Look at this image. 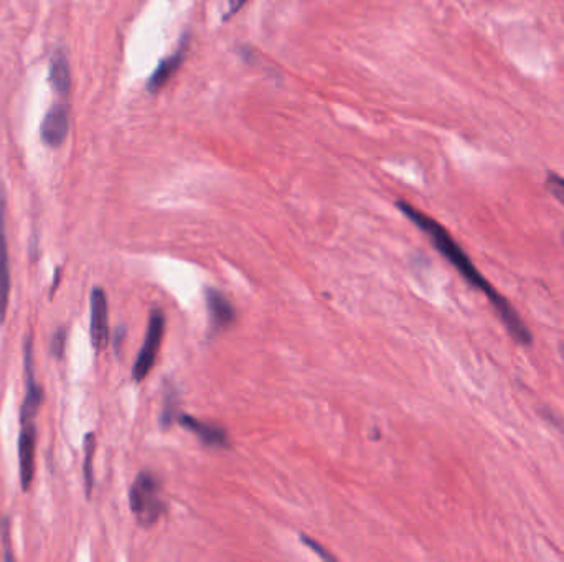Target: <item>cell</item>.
<instances>
[{
  "instance_id": "ffe728a7",
  "label": "cell",
  "mask_w": 564,
  "mask_h": 562,
  "mask_svg": "<svg viewBox=\"0 0 564 562\" xmlns=\"http://www.w3.org/2000/svg\"><path fill=\"white\" fill-rule=\"evenodd\" d=\"M114 338H116V340H114V346H116V350H120V342H122V338H124V328H122V326L118 328V332H116V336H114Z\"/></svg>"
},
{
  "instance_id": "ac0fdd59",
  "label": "cell",
  "mask_w": 564,
  "mask_h": 562,
  "mask_svg": "<svg viewBox=\"0 0 564 562\" xmlns=\"http://www.w3.org/2000/svg\"><path fill=\"white\" fill-rule=\"evenodd\" d=\"M0 536H2V541H4V551H5V561H13V554H11V521L9 518H0Z\"/></svg>"
},
{
  "instance_id": "e0dca14e",
  "label": "cell",
  "mask_w": 564,
  "mask_h": 562,
  "mask_svg": "<svg viewBox=\"0 0 564 562\" xmlns=\"http://www.w3.org/2000/svg\"><path fill=\"white\" fill-rule=\"evenodd\" d=\"M301 542L305 544L309 550H312V552H315L320 559H326V561H336V558L334 554H330V552L327 551L326 548H324L320 542H317V541L312 540V538H309V536H305V534H301Z\"/></svg>"
},
{
  "instance_id": "3957f363",
  "label": "cell",
  "mask_w": 564,
  "mask_h": 562,
  "mask_svg": "<svg viewBox=\"0 0 564 562\" xmlns=\"http://www.w3.org/2000/svg\"><path fill=\"white\" fill-rule=\"evenodd\" d=\"M163 334H165V315H163L162 310L153 309L149 315L145 340H144L141 351H139V355L136 358V363L132 367V379L136 383L144 381L147 378V375L153 371L159 350L162 345Z\"/></svg>"
},
{
  "instance_id": "2e32d148",
  "label": "cell",
  "mask_w": 564,
  "mask_h": 562,
  "mask_svg": "<svg viewBox=\"0 0 564 562\" xmlns=\"http://www.w3.org/2000/svg\"><path fill=\"white\" fill-rule=\"evenodd\" d=\"M66 345V328H58L52 336V343H50V351L56 360H62L65 355Z\"/></svg>"
},
{
  "instance_id": "5b68a950",
  "label": "cell",
  "mask_w": 564,
  "mask_h": 562,
  "mask_svg": "<svg viewBox=\"0 0 564 562\" xmlns=\"http://www.w3.org/2000/svg\"><path fill=\"white\" fill-rule=\"evenodd\" d=\"M11 295V260L5 236V190L0 184V324H4Z\"/></svg>"
},
{
  "instance_id": "d6986e66",
  "label": "cell",
  "mask_w": 564,
  "mask_h": 562,
  "mask_svg": "<svg viewBox=\"0 0 564 562\" xmlns=\"http://www.w3.org/2000/svg\"><path fill=\"white\" fill-rule=\"evenodd\" d=\"M246 4H248V0H228V11L225 13V21L233 19Z\"/></svg>"
},
{
  "instance_id": "9c48e42d",
  "label": "cell",
  "mask_w": 564,
  "mask_h": 562,
  "mask_svg": "<svg viewBox=\"0 0 564 562\" xmlns=\"http://www.w3.org/2000/svg\"><path fill=\"white\" fill-rule=\"evenodd\" d=\"M35 452H37V427L35 422L22 421V431L19 437V467L23 492L32 485L35 474Z\"/></svg>"
},
{
  "instance_id": "ba28073f",
  "label": "cell",
  "mask_w": 564,
  "mask_h": 562,
  "mask_svg": "<svg viewBox=\"0 0 564 562\" xmlns=\"http://www.w3.org/2000/svg\"><path fill=\"white\" fill-rule=\"evenodd\" d=\"M205 303L212 334H218L235 324L236 310L228 297L221 291L215 287H206Z\"/></svg>"
},
{
  "instance_id": "9a60e30c",
  "label": "cell",
  "mask_w": 564,
  "mask_h": 562,
  "mask_svg": "<svg viewBox=\"0 0 564 562\" xmlns=\"http://www.w3.org/2000/svg\"><path fill=\"white\" fill-rule=\"evenodd\" d=\"M546 188H548V192H550L561 205H564L563 177H560L558 173L548 172V177H546Z\"/></svg>"
},
{
  "instance_id": "44dd1931",
  "label": "cell",
  "mask_w": 564,
  "mask_h": 562,
  "mask_svg": "<svg viewBox=\"0 0 564 562\" xmlns=\"http://www.w3.org/2000/svg\"><path fill=\"white\" fill-rule=\"evenodd\" d=\"M60 277H62V269H60V268H58V269H56V272H54V284H52V285H54V289H52V291H50V297H52V295H54V289H56V287H58V282H60Z\"/></svg>"
},
{
  "instance_id": "7a4b0ae2",
  "label": "cell",
  "mask_w": 564,
  "mask_h": 562,
  "mask_svg": "<svg viewBox=\"0 0 564 562\" xmlns=\"http://www.w3.org/2000/svg\"><path fill=\"white\" fill-rule=\"evenodd\" d=\"M161 490V480L153 472H141L130 487V511L142 528H151L165 513Z\"/></svg>"
},
{
  "instance_id": "6da1fadb",
  "label": "cell",
  "mask_w": 564,
  "mask_h": 562,
  "mask_svg": "<svg viewBox=\"0 0 564 562\" xmlns=\"http://www.w3.org/2000/svg\"><path fill=\"white\" fill-rule=\"evenodd\" d=\"M396 206L412 225H416L426 233V236L431 239L435 248L459 270V274L472 287H476L477 291L487 295L488 302L492 303V307L495 309V312L505 325L511 338L520 345H532L533 335L530 328L521 320L520 315L517 314L513 305L480 274V270L467 256L466 251L459 246V243L449 235V231L443 225H439L435 218L427 217L426 213L410 205L408 202L398 200Z\"/></svg>"
},
{
  "instance_id": "4fadbf2b",
  "label": "cell",
  "mask_w": 564,
  "mask_h": 562,
  "mask_svg": "<svg viewBox=\"0 0 564 562\" xmlns=\"http://www.w3.org/2000/svg\"><path fill=\"white\" fill-rule=\"evenodd\" d=\"M96 450V435L93 433L87 434L85 437V465H83V475H85V488H87V497L91 498L93 485H95V475H93V457Z\"/></svg>"
},
{
  "instance_id": "7c38bea8",
  "label": "cell",
  "mask_w": 564,
  "mask_h": 562,
  "mask_svg": "<svg viewBox=\"0 0 564 562\" xmlns=\"http://www.w3.org/2000/svg\"><path fill=\"white\" fill-rule=\"evenodd\" d=\"M50 83L54 91L62 96H66L71 87V73L70 65L63 52H56L50 62Z\"/></svg>"
},
{
  "instance_id": "8992f818",
  "label": "cell",
  "mask_w": 564,
  "mask_h": 562,
  "mask_svg": "<svg viewBox=\"0 0 564 562\" xmlns=\"http://www.w3.org/2000/svg\"><path fill=\"white\" fill-rule=\"evenodd\" d=\"M177 422L187 429L188 433L194 434L196 439L200 442L206 445V447H213V449H228L231 442H229V435L223 427H220L217 424H212V422L200 421L194 416H188L180 412L177 416Z\"/></svg>"
},
{
  "instance_id": "5bb4252c",
  "label": "cell",
  "mask_w": 564,
  "mask_h": 562,
  "mask_svg": "<svg viewBox=\"0 0 564 562\" xmlns=\"http://www.w3.org/2000/svg\"><path fill=\"white\" fill-rule=\"evenodd\" d=\"M178 411V398L174 388H167L163 396L162 412H161V426L162 429H169L174 422H177Z\"/></svg>"
},
{
  "instance_id": "8fae6325",
  "label": "cell",
  "mask_w": 564,
  "mask_h": 562,
  "mask_svg": "<svg viewBox=\"0 0 564 562\" xmlns=\"http://www.w3.org/2000/svg\"><path fill=\"white\" fill-rule=\"evenodd\" d=\"M187 54H188V40L182 38V44L175 50L174 54L163 58L162 62L153 70V75L147 81V91L151 95L161 93L163 87L172 81V78L177 75V71L184 63Z\"/></svg>"
},
{
  "instance_id": "277c9868",
  "label": "cell",
  "mask_w": 564,
  "mask_h": 562,
  "mask_svg": "<svg viewBox=\"0 0 564 562\" xmlns=\"http://www.w3.org/2000/svg\"><path fill=\"white\" fill-rule=\"evenodd\" d=\"M91 345L96 351H103L109 343V307L108 295L95 287L91 291Z\"/></svg>"
},
{
  "instance_id": "30bf717a",
  "label": "cell",
  "mask_w": 564,
  "mask_h": 562,
  "mask_svg": "<svg viewBox=\"0 0 564 562\" xmlns=\"http://www.w3.org/2000/svg\"><path fill=\"white\" fill-rule=\"evenodd\" d=\"M70 129V118H68V111L63 104H54L48 109V112L45 114L42 126H40V137L44 141L45 145L58 149L68 136Z\"/></svg>"
},
{
  "instance_id": "7402d4cb",
  "label": "cell",
  "mask_w": 564,
  "mask_h": 562,
  "mask_svg": "<svg viewBox=\"0 0 564 562\" xmlns=\"http://www.w3.org/2000/svg\"><path fill=\"white\" fill-rule=\"evenodd\" d=\"M563 241H564V235H563Z\"/></svg>"
},
{
  "instance_id": "52a82bcc",
  "label": "cell",
  "mask_w": 564,
  "mask_h": 562,
  "mask_svg": "<svg viewBox=\"0 0 564 562\" xmlns=\"http://www.w3.org/2000/svg\"><path fill=\"white\" fill-rule=\"evenodd\" d=\"M25 401L22 406V421H32L35 414L40 409V404L44 402V390L35 379V368H33L32 340L30 336L25 340Z\"/></svg>"
}]
</instances>
